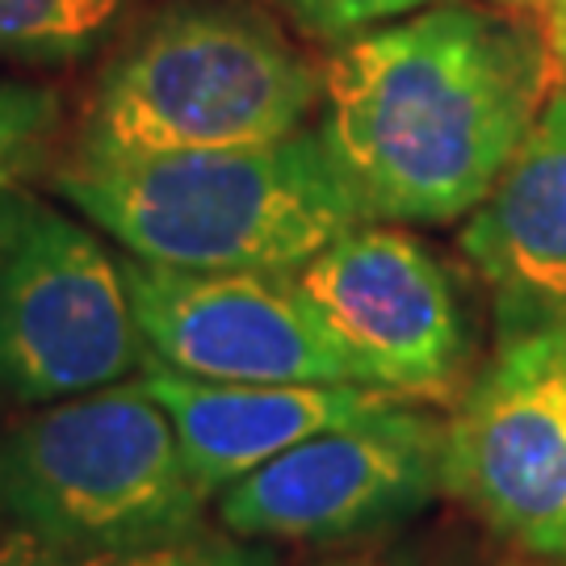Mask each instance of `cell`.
Returning <instances> with one entry per match:
<instances>
[{"instance_id":"cell-2","label":"cell","mask_w":566,"mask_h":566,"mask_svg":"<svg viewBox=\"0 0 566 566\" xmlns=\"http://www.w3.org/2000/svg\"><path fill=\"white\" fill-rule=\"evenodd\" d=\"M55 185L135 261L168 269H298L365 223L319 130L143 160L72 156Z\"/></svg>"},{"instance_id":"cell-14","label":"cell","mask_w":566,"mask_h":566,"mask_svg":"<svg viewBox=\"0 0 566 566\" xmlns=\"http://www.w3.org/2000/svg\"><path fill=\"white\" fill-rule=\"evenodd\" d=\"M273 4L290 21H298L306 34L324 42H348L374 25L407 18V13L441 4V0H273Z\"/></svg>"},{"instance_id":"cell-16","label":"cell","mask_w":566,"mask_h":566,"mask_svg":"<svg viewBox=\"0 0 566 566\" xmlns=\"http://www.w3.org/2000/svg\"><path fill=\"white\" fill-rule=\"evenodd\" d=\"M282 554L273 542H252V537H231V533H206L189 542L177 566H277Z\"/></svg>"},{"instance_id":"cell-22","label":"cell","mask_w":566,"mask_h":566,"mask_svg":"<svg viewBox=\"0 0 566 566\" xmlns=\"http://www.w3.org/2000/svg\"><path fill=\"white\" fill-rule=\"evenodd\" d=\"M542 4H558V0H542Z\"/></svg>"},{"instance_id":"cell-3","label":"cell","mask_w":566,"mask_h":566,"mask_svg":"<svg viewBox=\"0 0 566 566\" xmlns=\"http://www.w3.org/2000/svg\"><path fill=\"white\" fill-rule=\"evenodd\" d=\"M324 76L273 21L231 0H181L122 42L88 97L81 160L256 147L303 130Z\"/></svg>"},{"instance_id":"cell-10","label":"cell","mask_w":566,"mask_h":566,"mask_svg":"<svg viewBox=\"0 0 566 566\" xmlns=\"http://www.w3.org/2000/svg\"><path fill=\"white\" fill-rule=\"evenodd\" d=\"M462 252L486 285L495 348L566 340V88L465 214Z\"/></svg>"},{"instance_id":"cell-4","label":"cell","mask_w":566,"mask_h":566,"mask_svg":"<svg viewBox=\"0 0 566 566\" xmlns=\"http://www.w3.org/2000/svg\"><path fill=\"white\" fill-rule=\"evenodd\" d=\"M13 525L67 554H156L206 537V495L143 378L39 407L0 437Z\"/></svg>"},{"instance_id":"cell-6","label":"cell","mask_w":566,"mask_h":566,"mask_svg":"<svg viewBox=\"0 0 566 566\" xmlns=\"http://www.w3.org/2000/svg\"><path fill=\"white\" fill-rule=\"evenodd\" d=\"M446 491V424L407 403L324 428L214 495L231 537L340 546L424 512Z\"/></svg>"},{"instance_id":"cell-19","label":"cell","mask_w":566,"mask_h":566,"mask_svg":"<svg viewBox=\"0 0 566 566\" xmlns=\"http://www.w3.org/2000/svg\"><path fill=\"white\" fill-rule=\"evenodd\" d=\"M324 566H399V563L378 558V554H353V558H336V563H324Z\"/></svg>"},{"instance_id":"cell-9","label":"cell","mask_w":566,"mask_h":566,"mask_svg":"<svg viewBox=\"0 0 566 566\" xmlns=\"http://www.w3.org/2000/svg\"><path fill=\"white\" fill-rule=\"evenodd\" d=\"M294 277L365 386L437 395L462 374L470 332L458 285L399 223H357Z\"/></svg>"},{"instance_id":"cell-23","label":"cell","mask_w":566,"mask_h":566,"mask_svg":"<svg viewBox=\"0 0 566 566\" xmlns=\"http://www.w3.org/2000/svg\"><path fill=\"white\" fill-rule=\"evenodd\" d=\"M0 399H4V395H0Z\"/></svg>"},{"instance_id":"cell-13","label":"cell","mask_w":566,"mask_h":566,"mask_svg":"<svg viewBox=\"0 0 566 566\" xmlns=\"http://www.w3.org/2000/svg\"><path fill=\"white\" fill-rule=\"evenodd\" d=\"M60 135V102L34 88L0 76V185H21L39 172Z\"/></svg>"},{"instance_id":"cell-8","label":"cell","mask_w":566,"mask_h":566,"mask_svg":"<svg viewBox=\"0 0 566 566\" xmlns=\"http://www.w3.org/2000/svg\"><path fill=\"white\" fill-rule=\"evenodd\" d=\"M446 491L512 546L566 563V340L495 348L446 420Z\"/></svg>"},{"instance_id":"cell-15","label":"cell","mask_w":566,"mask_h":566,"mask_svg":"<svg viewBox=\"0 0 566 566\" xmlns=\"http://www.w3.org/2000/svg\"><path fill=\"white\" fill-rule=\"evenodd\" d=\"M181 554L185 546L156 549V554H67L18 525L0 542V566H177Z\"/></svg>"},{"instance_id":"cell-1","label":"cell","mask_w":566,"mask_h":566,"mask_svg":"<svg viewBox=\"0 0 566 566\" xmlns=\"http://www.w3.org/2000/svg\"><path fill=\"white\" fill-rule=\"evenodd\" d=\"M528 13L441 0L340 42L319 139L365 223H458L504 177L563 76Z\"/></svg>"},{"instance_id":"cell-17","label":"cell","mask_w":566,"mask_h":566,"mask_svg":"<svg viewBox=\"0 0 566 566\" xmlns=\"http://www.w3.org/2000/svg\"><path fill=\"white\" fill-rule=\"evenodd\" d=\"M25 202H30V193H21L13 185H0V269H4L13 243H18L21 219H25Z\"/></svg>"},{"instance_id":"cell-20","label":"cell","mask_w":566,"mask_h":566,"mask_svg":"<svg viewBox=\"0 0 566 566\" xmlns=\"http://www.w3.org/2000/svg\"><path fill=\"white\" fill-rule=\"evenodd\" d=\"M13 528V512H9V495H4V465H0V542H4V533Z\"/></svg>"},{"instance_id":"cell-7","label":"cell","mask_w":566,"mask_h":566,"mask_svg":"<svg viewBox=\"0 0 566 566\" xmlns=\"http://www.w3.org/2000/svg\"><path fill=\"white\" fill-rule=\"evenodd\" d=\"M151 369L202 382H361L294 269L126 261Z\"/></svg>"},{"instance_id":"cell-11","label":"cell","mask_w":566,"mask_h":566,"mask_svg":"<svg viewBox=\"0 0 566 566\" xmlns=\"http://www.w3.org/2000/svg\"><path fill=\"white\" fill-rule=\"evenodd\" d=\"M139 378L172 416L185 465L206 495H219L324 428L407 403V395L365 382H202L168 369Z\"/></svg>"},{"instance_id":"cell-18","label":"cell","mask_w":566,"mask_h":566,"mask_svg":"<svg viewBox=\"0 0 566 566\" xmlns=\"http://www.w3.org/2000/svg\"><path fill=\"white\" fill-rule=\"evenodd\" d=\"M542 18H546L549 46H554V60H558V72H563V81H566V0L542 4Z\"/></svg>"},{"instance_id":"cell-21","label":"cell","mask_w":566,"mask_h":566,"mask_svg":"<svg viewBox=\"0 0 566 566\" xmlns=\"http://www.w3.org/2000/svg\"><path fill=\"white\" fill-rule=\"evenodd\" d=\"M491 4H507V9H542V0H491Z\"/></svg>"},{"instance_id":"cell-5","label":"cell","mask_w":566,"mask_h":566,"mask_svg":"<svg viewBox=\"0 0 566 566\" xmlns=\"http://www.w3.org/2000/svg\"><path fill=\"white\" fill-rule=\"evenodd\" d=\"M147 369L151 348L126 261L84 223L30 198L0 269V395L46 407Z\"/></svg>"},{"instance_id":"cell-12","label":"cell","mask_w":566,"mask_h":566,"mask_svg":"<svg viewBox=\"0 0 566 566\" xmlns=\"http://www.w3.org/2000/svg\"><path fill=\"white\" fill-rule=\"evenodd\" d=\"M135 0H0V55L25 63H72L97 51Z\"/></svg>"}]
</instances>
